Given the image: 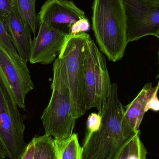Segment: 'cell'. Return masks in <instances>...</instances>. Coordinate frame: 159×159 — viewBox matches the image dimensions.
Listing matches in <instances>:
<instances>
[{
    "mask_svg": "<svg viewBox=\"0 0 159 159\" xmlns=\"http://www.w3.org/2000/svg\"><path fill=\"white\" fill-rule=\"evenodd\" d=\"M102 123V116L98 113L90 114L87 119L86 134H90L97 131L100 129Z\"/></svg>",
    "mask_w": 159,
    "mask_h": 159,
    "instance_id": "cell-19",
    "label": "cell"
},
{
    "mask_svg": "<svg viewBox=\"0 0 159 159\" xmlns=\"http://www.w3.org/2000/svg\"><path fill=\"white\" fill-rule=\"evenodd\" d=\"M0 47L15 57H20L11 41L4 22L2 16L0 14Z\"/></svg>",
    "mask_w": 159,
    "mask_h": 159,
    "instance_id": "cell-18",
    "label": "cell"
},
{
    "mask_svg": "<svg viewBox=\"0 0 159 159\" xmlns=\"http://www.w3.org/2000/svg\"><path fill=\"white\" fill-rule=\"evenodd\" d=\"M13 6L16 8L22 20L31 29L35 37L39 28L38 16L35 12L36 0H12Z\"/></svg>",
    "mask_w": 159,
    "mask_h": 159,
    "instance_id": "cell-15",
    "label": "cell"
},
{
    "mask_svg": "<svg viewBox=\"0 0 159 159\" xmlns=\"http://www.w3.org/2000/svg\"><path fill=\"white\" fill-rule=\"evenodd\" d=\"M92 30L100 50L110 61L124 57L128 43L123 0H93Z\"/></svg>",
    "mask_w": 159,
    "mask_h": 159,
    "instance_id": "cell-2",
    "label": "cell"
},
{
    "mask_svg": "<svg viewBox=\"0 0 159 159\" xmlns=\"http://www.w3.org/2000/svg\"><path fill=\"white\" fill-rule=\"evenodd\" d=\"M142 5L146 7H159V0H137Z\"/></svg>",
    "mask_w": 159,
    "mask_h": 159,
    "instance_id": "cell-23",
    "label": "cell"
},
{
    "mask_svg": "<svg viewBox=\"0 0 159 159\" xmlns=\"http://www.w3.org/2000/svg\"><path fill=\"white\" fill-rule=\"evenodd\" d=\"M54 143L57 159H82L77 134H72L65 139H54Z\"/></svg>",
    "mask_w": 159,
    "mask_h": 159,
    "instance_id": "cell-14",
    "label": "cell"
},
{
    "mask_svg": "<svg viewBox=\"0 0 159 159\" xmlns=\"http://www.w3.org/2000/svg\"><path fill=\"white\" fill-rule=\"evenodd\" d=\"M37 16L39 22L47 23L68 34L74 23L87 18L84 11L70 0H47Z\"/></svg>",
    "mask_w": 159,
    "mask_h": 159,
    "instance_id": "cell-9",
    "label": "cell"
},
{
    "mask_svg": "<svg viewBox=\"0 0 159 159\" xmlns=\"http://www.w3.org/2000/svg\"><path fill=\"white\" fill-rule=\"evenodd\" d=\"M52 95L41 116L45 134L62 140L73 134L78 119L72 99L64 61L57 57L53 64Z\"/></svg>",
    "mask_w": 159,
    "mask_h": 159,
    "instance_id": "cell-3",
    "label": "cell"
},
{
    "mask_svg": "<svg viewBox=\"0 0 159 159\" xmlns=\"http://www.w3.org/2000/svg\"><path fill=\"white\" fill-rule=\"evenodd\" d=\"M5 152L2 145L0 143V159H4L6 158Z\"/></svg>",
    "mask_w": 159,
    "mask_h": 159,
    "instance_id": "cell-24",
    "label": "cell"
},
{
    "mask_svg": "<svg viewBox=\"0 0 159 159\" xmlns=\"http://www.w3.org/2000/svg\"><path fill=\"white\" fill-rule=\"evenodd\" d=\"M0 81V143L9 159H20L27 148L24 140L27 116L20 113Z\"/></svg>",
    "mask_w": 159,
    "mask_h": 159,
    "instance_id": "cell-5",
    "label": "cell"
},
{
    "mask_svg": "<svg viewBox=\"0 0 159 159\" xmlns=\"http://www.w3.org/2000/svg\"><path fill=\"white\" fill-rule=\"evenodd\" d=\"M117 89L116 83L112 84L100 129L86 134L81 147L82 159H117L126 144L140 132L125 118V107L119 100Z\"/></svg>",
    "mask_w": 159,
    "mask_h": 159,
    "instance_id": "cell-1",
    "label": "cell"
},
{
    "mask_svg": "<svg viewBox=\"0 0 159 159\" xmlns=\"http://www.w3.org/2000/svg\"><path fill=\"white\" fill-rule=\"evenodd\" d=\"M159 89V81L156 87H153L151 83L144 86L134 100L125 107V117L131 127L136 131H139L147 107L150 100L157 94Z\"/></svg>",
    "mask_w": 159,
    "mask_h": 159,
    "instance_id": "cell-12",
    "label": "cell"
},
{
    "mask_svg": "<svg viewBox=\"0 0 159 159\" xmlns=\"http://www.w3.org/2000/svg\"></svg>",
    "mask_w": 159,
    "mask_h": 159,
    "instance_id": "cell-26",
    "label": "cell"
},
{
    "mask_svg": "<svg viewBox=\"0 0 159 159\" xmlns=\"http://www.w3.org/2000/svg\"><path fill=\"white\" fill-rule=\"evenodd\" d=\"M90 29V24L88 18L82 19L74 23L70 27L69 34L75 35L81 33H86Z\"/></svg>",
    "mask_w": 159,
    "mask_h": 159,
    "instance_id": "cell-20",
    "label": "cell"
},
{
    "mask_svg": "<svg viewBox=\"0 0 159 159\" xmlns=\"http://www.w3.org/2000/svg\"><path fill=\"white\" fill-rule=\"evenodd\" d=\"M13 5L12 0H0V14L2 16L11 12Z\"/></svg>",
    "mask_w": 159,
    "mask_h": 159,
    "instance_id": "cell-21",
    "label": "cell"
},
{
    "mask_svg": "<svg viewBox=\"0 0 159 159\" xmlns=\"http://www.w3.org/2000/svg\"><path fill=\"white\" fill-rule=\"evenodd\" d=\"M27 63L0 47V81L12 101L24 111L26 95L34 88Z\"/></svg>",
    "mask_w": 159,
    "mask_h": 159,
    "instance_id": "cell-6",
    "label": "cell"
},
{
    "mask_svg": "<svg viewBox=\"0 0 159 159\" xmlns=\"http://www.w3.org/2000/svg\"><path fill=\"white\" fill-rule=\"evenodd\" d=\"M2 18L17 52L27 63L30 60L33 40L30 27L22 20L14 6L11 12L2 16Z\"/></svg>",
    "mask_w": 159,
    "mask_h": 159,
    "instance_id": "cell-10",
    "label": "cell"
},
{
    "mask_svg": "<svg viewBox=\"0 0 159 159\" xmlns=\"http://www.w3.org/2000/svg\"><path fill=\"white\" fill-rule=\"evenodd\" d=\"M96 44L90 38L87 42L85 54L84 72V103L86 112L96 107L95 76L94 70V48Z\"/></svg>",
    "mask_w": 159,
    "mask_h": 159,
    "instance_id": "cell-13",
    "label": "cell"
},
{
    "mask_svg": "<svg viewBox=\"0 0 159 159\" xmlns=\"http://www.w3.org/2000/svg\"><path fill=\"white\" fill-rule=\"evenodd\" d=\"M91 38L87 33L68 34L58 57L64 61L75 111L77 118L86 113L84 103L86 48Z\"/></svg>",
    "mask_w": 159,
    "mask_h": 159,
    "instance_id": "cell-4",
    "label": "cell"
},
{
    "mask_svg": "<svg viewBox=\"0 0 159 159\" xmlns=\"http://www.w3.org/2000/svg\"><path fill=\"white\" fill-rule=\"evenodd\" d=\"M126 17L127 43L152 35L159 31V7H146L137 0H123Z\"/></svg>",
    "mask_w": 159,
    "mask_h": 159,
    "instance_id": "cell-7",
    "label": "cell"
},
{
    "mask_svg": "<svg viewBox=\"0 0 159 159\" xmlns=\"http://www.w3.org/2000/svg\"><path fill=\"white\" fill-rule=\"evenodd\" d=\"M34 143V159H57L54 139L45 134L33 138Z\"/></svg>",
    "mask_w": 159,
    "mask_h": 159,
    "instance_id": "cell-16",
    "label": "cell"
},
{
    "mask_svg": "<svg viewBox=\"0 0 159 159\" xmlns=\"http://www.w3.org/2000/svg\"><path fill=\"white\" fill-rule=\"evenodd\" d=\"M140 132L134 136L124 147L117 159H147L146 148L141 141Z\"/></svg>",
    "mask_w": 159,
    "mask_h": 159,
    "instance_id": "cell-17",
    "label": "cell"
},
{
    "mask_svg": "<svg viewBox=\"0 0 159 159\" xmlns=\"http://www.w3.org/2000/svg\"><path fill=\"white\" fill-rule=\"evenodd\" d=\"M68 34L44 22H39L38 33L32 42L30 61L48 65L59 55Z\"/></svg>",
    "mask_w": 159,
    "mask_h": 159,
    "instance_id": "cell-8",
    "label": "cell"
},
{
    "mask_svg": "<svg viewBox=\"0 0 159 159\" xmlns=\"http://www.w3.org/2000/svg\"><path fill=\"white\" fill-rule=\"evenodd\" d=\"M155 36H156V37H157V38L159 39V31L157 33V34H156Z\"/></svg>",
    "mask_w": 159,
    "mask_h": 159,
    "instance_id": "cell-25",
    "label": "cell"
},
{
    "mask_svg": "<svg viewBox=\"0 0 159 159\" xmlns=\"http://www.w3.org/2000/svg\"><path fill=\"white\" fill-rule=\"evenodd\" d=\"M34 143L33 138L27 145V148L20 159H34Z\"/></svg>",
    "mask_w": 159,
    "mask_h": 159,
    "instance_id": "cell-22",
    "label": "cell"
},
{
    "mask_svg": "<svg viewBox=\"0 0 159 159\" xmlns=\"http://www.w3.org/2000/svg\"><path fill=\"white\" fill-rule=\"evenodd\" d=\"M94 70L95 76L96 108L102 115L110 93L111 85L104 55L96 45L94 48Z\"/></svg>",
    "mask_w": 159,
    "mask_h": 159,
    "instance_id": "cell-11",
    "label": "cell"
}]
</instances>
